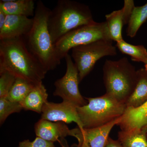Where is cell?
I'll return each mask as SVG.
<instances>
[{"mask_svg": "<svg viewBox=\"0 0 147 147\" xmlns=\"http://www.w3.org/2000/svg\"><path fill=\"white\" fill-rule=\"evenodd\" d=\"M3 71L36 85L42 84L47 72L28 49L24 37L0 40V72Z\"/></svg>", "mask_w": 147, "mask_h": 147, "instance_id": "cell-1", "label": "cell"}, {"mask_svg": "<svg viewBox=\"0 0 147 147\" xmlns=\"http://www.w3.org/2000/svg\"><path fill=\"white\" fill-rule=\"evenodd\" d=\"M51 10L41 1L37 2L31 30L24 37L28 49L46 71L54 70L61 63L48 29Z\"/></svg>", "mask_w": 147, "mask_h": 147, "instance_id": "cell-2", "label": "cell"}, {"mask_svg": "<svg viewBox=\"0 0 147 147\" xmlns=\"http://www.w3.org/2000/svg\"><path fill=\"white\" fill-rule=\"evenodd\" d=\"M94 22L88 5L71 0H59L50 11L47 24L55 44L71 31Z\"/></svg>", "mask_w": 147, "mask_h": 147, "instance_id": "cell-3", "label": "cell"}, {"mask_svg": "<svg viewBox=\"0 0 147 147\" xmlns=\"http://www.w3.org/2000/svg\"><path fill=\"white\" fill-rule=\"evenodd\" d=\"M137 70L126 57L118 61L106 60L103 66L106 93L126 103L137 82Z\"/></svg>", "mask_w": 147, "mask_h": 147, "instance_id": "cell-4", "label": "cell"}, {"mask_svg": "<svg viewBox=\"0 0 147 147\" xmlns=\"http://www.w3.org/2000/svg\"><path fill=\"white\" fill-rule=\"evenodd\" d=\"M86 105L77 108L83 128L100 127L119 118L123 115L127 107L112 96L105 93L96 98H85Z\"/></svg>", "mask_w": 147, "mask_h": 147, "instance_id": "cell-5", "label": "cell"}, {"mask_svg": "<svg viewBox=\"0 0 147 147\" xmlns=\"http://www.w3.org/2000/svg\"><path fill=\"white\" fill-rule=\"evenodd\" d=\"M100 40H112L106 21L94 22L79 27L66 34L55 43L58 59L61 61L74 47Z\"/></svg>", "mask_w": 147, "mask_h": 147, "instance_id": "cell-6", "label": "cell"}, {"mask_svg": "<svg viewBox=\"0 0 147 147\" xmlns=\"http://www.w3.org/2000/svg\"><path fill=\"white\" fill-rule=\"evenodd\" d=\"M71 56L79 71V82L90 73L99 59L117 55L113 40H100L72 48Z\"/></svg>", "mask_w": 147, "mask_h": 147, "instance_id": "cell-7", "label": "cell"}, {"mask_svg": "<svg viewBox=\"0 0 147 147\" xmlns=\"http://www.w3.org/2000/svg\"><path fill=\"white\" fill-rule=\"evenodd\" d=\"M65 58L66 71L63 77L55 82L54 85L56 89L53 95L59 96L63 101L71 102L78 107L84 106L88 102L79 92L78 69L69 54Z\"/></svg>", "mask_w": 147, "mask_h": 147, "instance_id": "cell-8", "label": "cell"}, {"mask_svg": "<svg viewBox=\"0 0 147 147\" xmlns=\"http://www.w3.org/2000/svg\"><path fill=\"white\" fill-rule=\"evenodd\" d=\"M121 117L100 127L80 129L78 127L71 129V136L79 142L76 147H105L110 131L119 123Z\"/></svg>", "mask_w": 147, "mask_h": 147, "instance_id": "cell-9", "label": "cell"}, {"mask_svg": "<svg viewBox=\"0 0 147 147\" xmlns=\"http://www.w3.org/2000/svg\"><path fill=\"white\" fill-rule=\"evenodd\" d=\"M77 108L76 105L69 101L63 100L61 103L48 101L42 107L40 119L66 123L74 122L79 128L83 129L77 113Z\"/></svg>", "mask_w": 147, "mask_h": 147, "instance_id": "cell-10", "label": "cell"}, {"mask_svg": "<svg viewBox=\"0 0 147 147\" xmlns=\"http://www.w3.org/2000/svg\"><path fill=\"white\" fill-rule=\"evenodd\" d=\"M134 7V1L125 0L121 9L106 15V22L112 40L117 42L123 40L122 29L124 25L128 24Z\"/></svg>", "mask_w": 147, "mask_h": 147, "instance_id": "cell-11", "label": "cell"}, {"mask_svg": "<svg viewBox=\"0 0 147 147\" xmlns=\"http://www.w3.org/2000/svg\"><path fill=\"white\" fill-rule=\"evenodd\" d=\"M33 23V18L7 15L4 26L0 30V40L24 37L30 31Z\"/></svg>", "mask_w": 147, "mask_h": 147, "instance_id": "cell-12", "label": "cell"}, {"mask_svg": "<svg viewBox=\"0 0 147 147\" xmlns=\"http://www.w3.org/2000/svg\"><path fill=\"white\" fill-rule=\"evenodd\" d=\"M34 130L37 137L50 142L59 141L67 136L72 135L71 129L62 122H54L40 119L34 125Z\"/></svg>", "mask_w": 147, "mask_h": 147, "instance_id": "cell-13", "label": "cell"}, {"mask_svg": "<svg viewBox=\"0 0 147 147\" xmlns=\"http://www.w3.org/2000/svg\"><path fill=\"white\" fill-rule=\"evenodd\" d=\"M147 123V101L138 108H127L118 124L122 131L142 129Z\"/></svg>", "mask_w": 147, "mask_h": 147, "instance_id": "cell-14", "label": "cell"}, {"mask_svg": "<svg viewBox=\"0 0 147 147\" xmlns=\"http://www.w3.org/2000/svg\"><path fill=\"white\" fill-rule=\"evenodd\" d=\"M35 9L33 0L0 1V9L7 15L34 16Z\"/></svg>", "mask_w": 147, "mask_h": 147, "instance_id": "cell-15", "label": "cell"}, {"mask_svg": "<svg viewBox=\"0 0 147 147\" xmlns=\"http://www.w3.org/2000/svg\"><path fill=\"white\" fill-rule=\"evenodd\" d=\"M137 82L134 91L127 100V108H138L147 101V69L137 70Z\"/></svg>", "mask_w": 147, "mask_h": 147, "instance_id": "cell-16", "label": "cell"}, {"mask_svg": "<svg viewBox=\"0 0 147 147\" xmlns=\"http://www.w3.org/2000/svg\"><path fill=\"white\" fill-rule=\"evenodd\" d=\"M47 98V90L42 83L36 86L20 103L24 110L41 114L43 105L48 102Z\"/></svg>", "mask_w": 147, "mask_h": 147, "instance_id": "cell-17", "label": "cell"}, {"mask_svg": "<svg viewBox=\"0 0 147 147\" xmlns=\"http://www.w3.org/2000/svg\"><path fill=\"white\" fill-rule=\"evenodd\" d=\"M118 140L123 147H147V134L142 129L121 130Z\"/></svg>", "mask_w": 147, "mask_h": 147, "instance_id": "cell-18", "label": "cell"}, {"mask_svg": "<svg viewBox=\"0 0 147 147\" xmlns=\"http://www.w3.org/2000/svg\"><path fill=\"white\" fill-rule=\"evenodd\" d=\"M37 85L20 78H16L7 98L13 102H21Z\"/></svg>", "mask_w": 147, "mask_h": 147, "instance_id": "cell-19", "label": "cell"}, {"mask_svg": "<svg viewBox=\"0 0 147 147\" xmlns=\"http://www.w3.org/2000/svg\"><path fill=\"white\" fill-rule=\"evenodd\" d=\"M147 19V3L142 6L134 7L127 24V35L131 38L135 36L142 24Z\"/></svg>", "mask_w": 147, "mask_h": 147, "instance_id": "cell-20", "label": "cell"}, {"mask_svg": "<svg viewBox=\"0 0 147 147\" xmlns=\"http://www.w3.org/2000/svg\"><path fill=\"white\" fill-rule=\"evenodd\" d=\"M116 46L122 53L130 56L132 61L147 65V50L143 45H131L123 40L117 42Z\"/></svg>", "mask_w": 147, "mask_h": 147, "instance_id": "cell-21", "label": "cell"}, {"mask_svg": "<svg viewBox=\"0 0 147 147\" xmlns=\"http://www.w3.org/2000/svg\"><path fill=\"white\" fill-rule=\"evenodd\" d=\"M24 110L19 102H13L7 98H0V123H4L11 114L18 113Z\"/></svg>", "mask_w": 147, "mask_h": 147, "instance_id": "cell-22", "label": "cell"}, {"mask_svg": "<svg viewBox=\"0 0 147 147\" xmlns=\"http://www.w3.org/2000/svg\"><path fill=\"white\" fill-rule=\"evenodd\" d=\"M16 78L8 71L0 72V98H7Z\"/></svg>", "mask_w": 147, "mask_h": 147, "instance_id": "cell-23", "label": "cell"}, {"mask_svg": "<svg viewBox=\"0 0 147 147\" xmlns=\"http://www.w3.org/2000/svg\"><path fill=\"white\" fill-rule=\"evenodd\" d=\"M18 147H55L54 142L46 141L37 137L33 142L29 140H24L20 142Z\"/></svg>", "mask_w": 147, "mask_h": 147, "instance_id": "cell-24", "label": "cell"}, {"mask_svg": "<svg viewBox=\"0 0 147 147\" xmlns=\"http://www.w3.org/2000/svg\"><path fill=\"white\" fill-rule=\"evenodd\" d=\"M105 147H123L118 140H114L109 137Z\"/></svg>", "mask_w": 147, "mask_h": 147, "instance_id": "cell-25", "label": "cell"}, {"mask_svg": "<svg viewBox=\"0 0 147 147\" xmlns=\"http://www.w3.org/2000/svg\"><path fill=\"white\" fill-rule=\"evenodd\" d=\"M6 14L2 10L0 9V30L3 28L6 19Z\"/></svg>", "mask_w": 147, "mask_h": 147, "instance_id": "cell-26", "label": "cell"}, {"mask_svg": "<svg viewBox=\"0 0 147 147\" xmlns=\"http://www.w3.org/2000/svg\"><path fill=\"white\" fill-rule=\"evenodd\" d=\"M142 131H144V133L147 134V123L146 125H145V126L142 129Z\"/></svg>", "mask_w": 147, "mask_h": 147, "instance_id": "cell-27", "label": "cell"}, {"mask_svg": "<svg viewBox=\"0 0 147 147\" xmlns=\"http://www.w3.org/2000/svg\"><path fill=\"white\" fill-rule=\"evenodd\" d=\"M145 68H146V69H147V65H145Z\"/></svg>", "mask_w": 147, "mask_h": 147, "instance_id": "cell-28", "label": "cell"}, {"mask_svg": "<svg viewBox=\"0 0 147 147\" xmlns=\"http://www.w3.org/2000/svg\"><path fill=\"white\" fill-rule=\"evenodd\" d=\"M63 147H65V146H63Z\"/></svg>", "mask_w": 147, "mask_h": 147, "instance_id": "cell-29", "label": "cell"}, {"mask_svg": "<svg viewBox=\"0 0 147 147\" xmlns=\"http://www.w3.org/2000/svg\"></svg>", "mask_w": 147, "mask_h": 147, "instance_id": "cell-30", "label": "cell"}]
</instances>
